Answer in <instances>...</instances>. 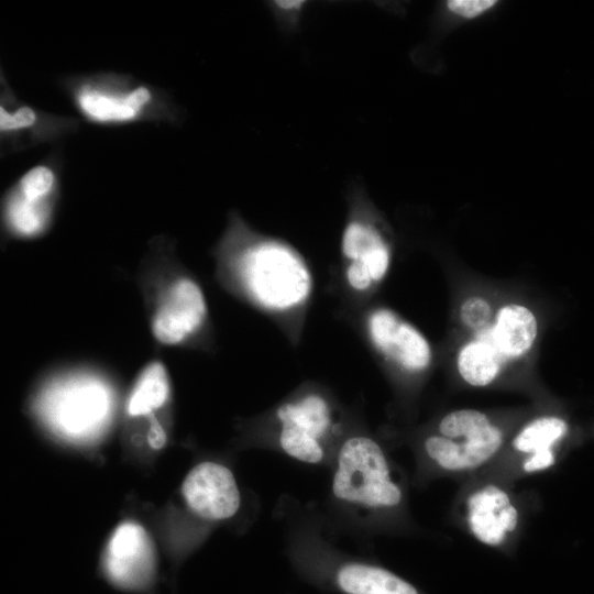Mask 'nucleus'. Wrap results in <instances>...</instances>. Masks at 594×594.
I'll return each mask as SVG.
<instances>
[{
    "mask_svg": "<svg viewBox=\"0 0 594 594\" xmlns=\"http://www.w3.org/2000/svg\"><path fill=\"white\" fill-rule=\"evenodd\" d=\"M170 384L167 370L160 361L145 365L138 375L127 402L130 417L151 416L168 400Z\"/></svg>",
    "mask_w": 594,
    "mask_h": 594,
    "instance_id": "f3484780",
    "label": "nucleus"
},
{
    "mask_svg": "<svg viewBox=\"0 0 594 594\" xmlns=\"http://www.w3.org/2000/svg\"><path fill=\"white\" fill-rule=\"evenodd\" d=\"M277 12L282 13L283 15L292 14L295 15L300 12L301 8L304 7V1H295V0H288V1H275L274 2Z\"/></svg>",
    "mask_w": 594,
    "mask_h": 594,
    "instance_id": "393cba45",
    "label": "nucleus"
},
{
    "mask_svg": "<svg viewBox=\"0 0 594 594\" xmlns=\"http://www.w3.org/2000/svg\"><path fill=\"white\" fill-rule=\"evenodd\" d=\"M56 188V175L46 165H37L28 170L14 190L24 198L36 201L51 200Z\"/></svg>",
    "mask_w": 594,
    "mask_h": 594,
    "instance_id": "412c9836",
    "label": "nucleus"
},
{
    "mask_svg": "<svg viewBox=\"0 0 594 594\" xmlns=\"http://www.w3.org/2000/svg\"><path fill=\"white\" fill-rule=\"evenodd\" d=\"M279 446L289 457L305 463L317 464L324 458L320 440L290 426H280Z\"/></svg>",
    "mask_w": 594,
    "mask_h": 594,
    "instance_id": "6ab92c4d",
    "label": "nucleus"
},
{
    "mask_svg": "<svg viewBox=\"0 0 594 594\" xmlns=\"http://www.w3.org/2000/svg\"><path fill=\"white\" fill-rule=\"evenodd\" d=\"M566 421L556 415H541L526 422L514 436L513 449L525 457V473L546 471L556 462V444L568 432Z\"/></svg>",
    "mask_w": 594,
    "mask_h": 594,
    "instance_id": "ddd939ff",
    "label": "nucleus"
},
{
    "mask_svg": "<svg viewBox=\"0 0 594 594\" xmlns=\"http://www.w3.org/2000/svg\"><path fill=\"white\" fill-rule=\"evenodd\" d=\"M275 416L280 426L294 427L320 441L333 427L332 407L318 393H308L282 404Z\"/></svg>",
    "mask_w": 594,
    "mask_h": 594,
    "instance_id": "dca6fc26",
    "label": "nucleus"
},
{
    "mask_svg": "<svg viewBox=\"0 0 594 594\" xmlns=\"http://www.w3.org/2000/svg\"><path fill=\"white\" fill-rule=\"evenodd\" d=\"M207 319L205 294L189 275H174L157 290L151 314V330L160 343L179 345L189 342L205 329Z\"/></svg>",
    "mask_w": 594,
    "mask_h": 594,
    "instance_id": "423d86ee",
    "label": "nucleus"
},
{
    "mask_svg": "<svg viewBox=\"0 0 594 594\" xmlns=\"http://www.w3.org/2000/svg\"><path fill=\"white\" fill-rule=\"evenodd\" d=\"M74 99L87 119L99 123H121L144 116L154 96L143 85L118 88L90 80L76 88Z\"/></svg>",
    "mask_w": 594,
    "mask_h": 594,
    "instance_id": "1a4fd4ad",
    "label": "nucleus"
},
{
    "mask_svg": "<svg viewBox=\"0 0 594 594\" xmlns=\"http://www.w3.org/2000/svg\"><path fill=\"white\" fill-rule=\"evenodd\" d=\"M508 364L481 333L470 336L457 350L455 367L461 380L472 387L494 384Z\"/></svg>",
    "mask_w": 594,
    "mask_h": 594,
    "instance_id": "4468645a",
    "label": "nucleus"
},
{
    "mask_svg": "<svg viewBox=\"0 0 594 594\" xmlns=\"http://www.w3.org/2000/svg\"><path fill=\"white\" fill-rule=\"evenodd\" d=\"M340 251L343 280L354 295L372 293L384 282L391 270L392 246L374 219L361 208L358 199L343 228Z\"/></svg>",
    "mask_w": 594,
    "mask_h": 594,
    "instance_id": "39448f33",
    "label": "nucleus"
},
{
    "mask_svg": "<svg viewBox=\"0 0 594 594\" xmlns=\"http://www.w3.org/2000/svg\"><path fill=\"white\" fill-rule=\"evenodd\" d=\"M496 306L483 294H471L460 302L457 316L470 336L487 328L494 318Z\"/></svg>",
    "mask_w": 594,
    "mask_h": 594,
    "instance_id": "aec40b11",
    "label": "nucleus"
},
{
    "mask_svg": "<svg viewBox=\"0 0 594 594\" xmlns=\"http://www.w3.org/2000/svg\"><path fill=\"white\" fill-rule=\"evenodd\" d=\"M332 493L339 501L371 509H391L403 499L383 449L366 436H353L342 442Z\"/></svg>",
    "mask_w": 594,
    "mask_h": 594,
    "instance_id": "7ed1b4c3",
    "label": "nucleus"
},
{
    "mask_svg": "<svg viewBox=\"0 0 594 594\" xmlns=\"http://www.w3.org/2000/svg\"><path fill=\"white\" fill-rule=\"evenodd\" d=\"M51 208L50 200H30L13 189L6 202V221L14 234L34 237L48 226Z\"/></svg>",
    "mask_w": 594,
    "mask_h": 594,
    "instance_id": "a211bd4d",
    "label": "nucleus"
},
{
    "mask_svg": "<svg viewBox=\"0 0 594 594\" xmlns=\"http://www.w3.org/2000/svg\"><path fill=\"white\" fill-rule=\"evenodd\" d=\"M336 583L345 594H419L408 581L394 572L367 563H345L336 573Z\"/></svg>",
    "mask_w": 594,
    "mask_h": 594,
    "instance_id": "2eb2a0df",
    "label": "nucleus"
},
{
    "mask_svg": "<svg viewBox=\"0 0 594 594\" xmlns=\"http://www.w3.org/2000/svg\"><path fill=\"white\" fill-rule=\"evenodd\" d=\"M186 504L196 515L207 520L232 517L241 503L233 473L216 462H201L190 470L182 485Z\"/></svg>",
    "mask_w": 594,
    "mask_h": 594,
    "instance_id": "6e6552de",
    "label": "nucleus"
},
{
    "mask_svg": "<svg viewBox=\"0 0 594 594\" xmlns=\"http://www.w3.org/2000/svg\"><path fill=\"white\" fill-rule=\"evenodd\" d=\"M112 406L111 388L100 376L76 372L50 382L36 398L35 411L55 433L82 440L101 431Z\"/></svg>",
    "mask_w": 594,
    "mask_h": 594,
    "instance_id": "f03ea898",
    "label": "nucleus"
},
{
    "mask_svg": "<svg viewBox=\"0 0 594 594\" xmlns=\"http://www.w3.org/2000/svg\"><path fill=\"white\" fill-rule=\"evenodd\" d=\"M153 561V543L142 526L125 521L116 528L103 557L106 571L112 581L134 586L151 572Z\"/></svg>",
    "mask_w": 594,
    "mask_h": 594,
    "instance_id": "9b49d317",
    "label": "nucleus"
},
{
    "mask_svg": "<svg viewBox=\"0 0 594 594\" xmlns=\"http://www.w3.org/2000/svg\"><path fill=\"white\" fill-rule=\"evenodd\" d=\"M495 3L493 0H451L447 7L457 15L472 19L490 10Z\"/></svg>",
    "mask_w": 594,
    "mask_h": 594,
    "instance_id": "5701e85b",
    "label": "nucleus"
},
{
    "mask_svg": "<svg viewBox=\"0 0 594 594\" xmlns=\"http://www.w3.org/2000/svg\"><path fill=\"white\" fill-rule=\"evenodd\" d=\"M476 333L483 334L509 365L534 350L539 336V320L528 305L507 301L496 307L492 323Z\"/></svg>",
    "mask_w": 594,
    "mask_h": 594,
    "instance_id": "f8f14e48",
    "label": "nucleus"
},
{
    "mask_svg": "<svg viewBox=\"0 0 594 594\" xmlns=\"http://www.w3.org/2000/svg\"><path fill=\"white\" fill-rule=\"evenodd\" d=\"M465 520L475 539L486 546L498 547L517 529L519 510L503 487L486 484L468 496Z\"/></svg>",
    "mask_w": 594,
    "mask_h": 594,
    "instance_id": "9d476101",
    "label": "nucleus"
},
{
    "mask_svg": "<svg viewBox=\"0 0 594 594\" xmlns=\"http://www.w3.org/2000/svg\"><path fill=\"white\" fill-rule=\"evenodd\" d=\"M150 417V429L147 432V441L151 448L161 449L165 446L166 433L160 422L152 415Z\"/></svg>",
    "mask_w": 594,
    "mask_h": 594,
    "instance_id": "b1692460",
    "label": "nucleus"
},
{
    "mask_svg": "<svg viewBox=\"0 0 594 594\" xmlns=\"http://www.w3.org/2000/svg\"><path fill=\"white\" fill-rule=\"evenodd\" d=\"M38 119L40 113L28 106L16 107L12 111L3 106L0 108V130L4 134L30 130Z\"/></svg>",
    "mask_w": 594,
    "mask_h": 594,
    "instance_id": "4be33fe9",
    "label": "nucleus"
},
{
    "mask_svg": "<svg viewBox=\"0 0 594 594\" xmlns=\"http://www.w3.org/2000/svg\"><path fill=\"white\" fill-rule=\"evenodd\" d=\"M227 285L262 311L292 318L308 305L314 277L290 244L255 232L238 216L231 218L218 249Z\"/></svg>",
    "mask_w": 594,
    "mask_h": 594,
    "instance_id": "f257e3e1",
    "label": "nucleus"
},
{
    "mask_svg": "<svg viewBox=\"0 0 594 594\" xmlns=\"http://www.w3.org/2000/svg\"><path fill=\"white\" fill-rule=\"evenodd\" d=\"M364 331L371 346L387 363L408 375L426 373L433 351L426 336L386 306H376L364 316Z\"/></svg>",
    "mask_w": 594,
    "mask_h": 594,
    "instance_id": "0eeeda50",
    "label": "nucleus"
},
{
    "mask_svg": "<svg viewBox=\"0 0 594 594\" xmlns=\"http://www.w3.org/2000/svg\"><path fill=\"white\" fill-rule=\"evenodd\" d=\"M505 435L491 417L479 409L447 413L436 432L424 441L428 458L448 472H468L491 461L502 449Z\"/></svg>",
    "mask_w": 594,
    "mask_h": 594,
    "instance_id": "20e7f679",
    "label": "nucleus"
}]
</instances>
